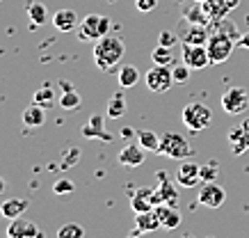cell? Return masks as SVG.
Wrapping results in <instances>:
<instances>
[{"instance_id": "21", "label": "cell", "mask_w": 249, "mask_h": 238, "mask_svg": "<svg viewBox=\"0 0 249 238\" xmlns=\"http://www.w3.org/2000/svg\"><path fill=\"white\" fill-rule=\"evenodd\" d=\"M181 39H183V44H196V46H206V44H208V39H211V32L206 30L204 25L192 23L188 30L181 35Z\"/></svg>"}, {"instance_id": "35", "label": "cell", "mask_w": 249, "mask_h": 238, "mask_svg": "<svg viewBox=\"0 0 249 238\" xmlns=\"http://www.w3.org/2000/svg\"><path fill=\"white\" fill-rule=\"evenodd\" d=\"M160 46H167V48H174L176 46V41H178V37L174 35V32H169V30H162L160 32Z\"/></svg>"}, {"instance_id": "2", "label": "cell", "mask_w": 249, "mask_h": 238, "mask_svg": "<svg viewBox=\"0 0 249 238\" xmlns=\"http://www.w3.org/2000/svg\"><path fill=\"white\" fill-rule=\"evenodd\" d=\"M183 124L188 126L190 131H204V128H208L213 122V112L211 108L206 106V103H201V101H192V103H188V106L183 108Z\"/></svg>"}, {"instance_id": "17", "label": "cell", "mask_w": 249, "mask_h": 238, "mask_svg": "<svg viewBox=\"0 0 249 238\" xmlns=\"http://www.w3.org/2000/svg\"><path fill=\"white\" fill-rule=\"evenodd\" d=\"M229 145H231V151L235 156H242L245 151H249V131L245 126H233L229 131Z\"/></svg>"}, {"instance_id": "39", "label": "cell", "mask_w": 249, "mask_h": 238, "mask_svg": "<svg viewBox=\"0 0 249 238\" xmlns=\"http://www.w3.org/2000/svg\"><path fill=\"white\" fill-rule=\"evenodd\" d=\"M121 135H124V138H133V135H137V131H133L130 126H126V128L121 131Z\"/></svg>"}, {"instance_id": "23", "label": "cell", "mask_w": 249, "mask_h": 238, "mask_svg": "<svg viewBox=\"0 0 249 238\" xmlns=\"http://www.w3.org/2000/svg\"><path fill=\"white\" fill-rule=\"evenodd\" d=\"M126 115V94L124 92H114L107 101V117L110 119H119Z\"/></svg>"}, {"instance_id": "12", "label": "cell", "mask_w": 249, "mask_h": 238, "mask_svg": "<svg viewBox=\"0 0 249 238\" xmlns=\"http://www.w3.org/2000/svg\"><path fill=\"white\" fill-rule=\"evenodd\" d=\"M176 183L183 188H195L196 183H201V165H196L192 161H185L178 165V174H176Z\"/></svg>"}, {"instance_id": "41", "label": "cell", "mask_w": 249, "mask_h": 238, "mask_svg": "<svg viewBox=\"0 0 249 238\" xmlns=\"http://www.w3.org/2000/svg\"><path fill=\"white\" fill-rule=\"evenodd\" d=\"M35 238H44V234H41V231H37V236H35Z\"/></svg>"}, {"instance_id": "5", "label": "cell", "mask_w": 249, "mask_h": 238, "mask_svg": "<svg viewBox=\"0 0 249 238\" xmlns=\"http://www.w3.org/2000/svg\"><path fill=\"white\" fill-rule=\"evenodd\" d=\"M110 32V18L101 14H87L80 21V41H87V39H94L98 41L101 37H106Z\"/></svg>"}, {"instance_id": "13", "label": "cell", "mask_w": 249, "mask_h": 238, "mask_svg": "<svg viewBox=\"0 0 249 238\" xmlns=\"http://www.w3.org/2000/svg\"><path fill=\"white\" fill-rule=\"evenodd\" d=\"M130 208L135 213H144V211H153L156 208V190L153 188H137L130 197Z\"/></svg>"}, {"instance_id": "15", "label": "cell", "mask_w": 249, "mask_h": 238, "mask_svg": "<svg viewBox=\"0 0 249 238\" xmlns=\"http://www.w3.org/2000/svg\"><path fill=\"white\" fill-rule=\"evenodd\" d=\"M30 206V201L23 200V197H9L0 204V215L5 218V220H16V218H21L25 211Z\"/></svg>"}, {"instance_id": "43", "label": "cell", "mask_w": 249, "mask_h": 238, "mask_svg": "<svg viewBox=\"0 0 249 238\" xmlns=\"http://www.w3.org/2000/svg\"><path fill=\"white\" fill-rule=\"evenodd\" d=\"M183 238H195V236H192V234H185V236H183Z\"/></svg>"}, {"instance_id": "30", "label": "cell", "mask_w": 249, "mask_h": 238, "mask_svg": "<svg viewBox=\"0 0 249 238\" xmlns=\"http://www.w3.org/2000/svg\"><path fill=\"white\" fill-rule=\"evenodd\" d=\"M57 238H85V229L78 222H67L57 229Z\"/></svg>"}, {"instance_id": "20", "label": "cell", "mask_w": 249, "mask_h": 238, "mask_svg": "<svg viewBox=\"0 0 249 238\" xmlns=\"http://www.w3.org/2000/svg\"><path fill=\"white\" fill-rule=\"evenodd\" d=\"M44 122H46V108L32 101L30 106L23 110V124L28 128H39V126H44Z\"/></svg>"}, {"instance_id": "29", "label": "cell", "mask_w": 249, "mask_h": 238, "mask_svg": "<svg viewBox=\"0 0 249 238\" xmlns=\"http://www.w3.org/2000/svg\"><path fill=\"white\" fill-rule=\"evenodd\" d=\"M151 60H153V64H165V67H172V62H174L172 48L160 46V44H158V48H153Z\"/></svg>"}, {"instance_id": "25", "label": "cell", "mask_w": 249, "mask_h": 238, "mask_svg": "<svg viewBox=\"0 0 249 238\" xmlns=\"http://www.w3.org/2000/svg\"><path fill=\"white\" fill-rule=\"evenodd\" d=\"M137 142L146 149V151H160V135L156 131H149V128H140L137 131Z\"/></svg>"}, {"instance_id": "22", "label": "cell", "mask_w": 249, "mask_h": 238, "mask_svg": "<svg viewBox=\"0 0 249 238\" xmlns=\"http://www.w3.org/2000/svg\"><path fill=\"white\" fill-rule=\"evenodd\" d=\"M135 227H137V231H142V234L160 229L162 224H160V218H158V213H156V208H153V211H144V213H135Z\"/></svg>"}, {"instance_id": "31", "label": "cell", "mask_w": 249, "mask_h": 238, "mask_svg": "<svg viewBox=\"0 0 249 238\" xmlns=\"http://www.w3.org/2000/svg\"><path fill=\"white\" fill-rule=\"evenodd\" d=\"M217 177H219V163L217 161H208L201 165V183L217 181Z\"/></svg>"}, {"instance_id": "4", "label": "cell", "mask_w": 249, "mask_h": 238, "mask_svg": "<svg viewBox=\"0 0 249 238\" xmlns=\"http://www.w3.org/2000/svg\"><path fill=\"white\" fill-rule=\"evenodd\" d=\"M158 154L167 156V158H190L192 156V146L178 133H165V135H160Z\"/></svg>"}, {"instance_id": "19", "label": "cell", "mask_w": 249, "mask_h": 238, "mask_svg": "<svg viewBox=\"0 0 249 238\" xmlns=\"http://www.w3.org/2000/svg\"><path fill=\"white\" fill-rule=\"evenodd\" d=\"M60 87H62V96H60V106L62 110H78L83 99L80 94L76 92V87L69 83V80H60Z\"/></svg>"}, {"instance_id": "7", "label": "cell", "mask_w": 249, "mask_h": 238, "mask_svg": "<svg viewBox=\"0 0 249 238\" xmlns=\"http://www.w3.org/2000/svg\"><path fill=\"white\" fill-rule=\"evenodd\" d=\"M249 108V94L245 87H229L227 92L222 94V110L227 115H242Z\"/></svg>"}, {"instance_id": "28", "label": "cell", "mask_w": 249, "mask_h": 238, "mask_svg": "<svg viewBox=\"0 0 249 238\" xmlns=\"http://www.w3.org/2000/svg\"><path fill=\"white\" fill-rule=\"evenodd\" d=\"M35 103H39V106H44L46 110L48 108H53L55 106V92H53V87L51 85H41L37 92H35Z\"/></svg>"}, {"instance_id": "9", "label": "cell", "mask_w": 249, "mask_h": 238, "mask_svg": "<svg viewBox=\"0 0 249 238\" xmlns=\"http://www.w3.org/2000/svg\"><path fill=\"white\" fill-rule=\"evenodd\" d=\"M227 201V190L217 183V181H211V183H204L201 190H199V204L206 208H219Z\"/></svg>"}, {"instance_id": "24", "label": "cell", "mask_w": 249, "mask_h": 238, "mask_svg": "<svg viewBox=\"0 0 249 238\" xmlns=\"http://www.w3.org/2000/svg\"><path fill=\"white\" fill-rule=\"evenodd\" d=\"M117 78H119L121 87L128 90V87H135V85L140 83V71H137L135 64H124L119 69V73H117Z\"/></svg>"}, {"instance_id": "27", "label": "cell", "mask_w": 249, "mask_h": 238, "mask_svg": "<svg viewBox=\"0 0 249 238\" xmlns=\"http://www.w3.org/2000/svg\"><path fill=\"white\" fill-rule=\"evenodd\" d=\"M158 190H160V197H162L165 204H169V206H178V192H176V188H174V183L169 181V179H162V181H160Z\"/></svg>"}, {"instance_id": "18", "label": "cell", "mask_w": 249, "mask_h": 238, "mask_svg": "<svg viewBox=\"0 0 249 238\" xmlns=\"http://www.w3.org/2000/svg\"><path fill=\"white\" fill-rule=\"evenodd\" d=\"M156 213H158V218H160L162 229H178V227H181V213H178L176 206L160 204V206H156Z\"/></svg>"}, {"instance_id": "26", "label": "cell", "mask_w": 249, "mask_h": 238, "mask_svg": "<svg viewBox=\"0 0 249 238\" xmlns=\"http://www.w3.org/2000/svg\"><path fill=\"white\" fill-rule=\"evenodd\" d=\"M28 12V18L32 21V25H44L48 21V9H46L44 2H39V0H32L30 5L25 7Z\"/></svg>"}, {"instance_id": "14", "label": "cell", "mask_w": 249, "mask_h": 238, "mask_svg": "<svg viewBox=\"0 0 249 238\" xmlns=\"http://www.w3.org/2000/svg\"><path fill=\"white\" fill-rule=\"evenodd\" d=\"M37 224L32 220H23L16 218V220H9V227H7V238H35L37 236Z\"/></svg>"}, {"instance_id": "40", "label": "cell", "mask_w": 249, "mask_h": 238, "mask_svg": "<svg viewBox=\"0 0 249 238\" xmlns=\"http://www.w3.org/2000/svg\"><path fill=\"white\" fill-rule=\"evenodd\" d=\"M5 190V181H2V179H0V192Z\"/></svg>"}, {"instance_id": "16", "label": "cell", "mask_w": 249, "mask_h": 238, "mask_svg": "<svg viewBox=\"0 0 249 238\" xmlns=\"http://www.w3.org/2000/svg\"><path fill=\"white\" fill-rule=\"evenodd\" d=\"M53 25L60 32H73L80 25V16L73 9H57L53 14Z\"/></svg>"}, {"instance_id": "32", "label": "cell", "mask_w": 249, "mask_h": 238, "mask_svg": "<svg viewBox=\"0 0 249 238\" xmlns=\"http://www.w3.org/2000/svg\"><path fill=\"white\" fill-rule=\"evenodd\" d=\"M185 18H188L190 23H199V25H204L206 21H208V14H206L204 5H201V7L196 5L195 9H188V12H185Z\"/></svg>"}, {"instance_id": "10", "label": "cell", "mask_w": 249, "mask_h": 238, "mask_svg": "<svg viewBox=\"0 0 249 238\" xmlns=\"http://www.w3.org/2000/svg\"><path fill=\"white\" fill-rule=\"evenodd\" d=\"M144 158H146V149H144L140 142H128V145L119 151V156H117L119 165H124V167H128V169L140 167L144 163Z\"/></svg>"}, {"instance_id": "8", "label": "cell", "mask_w": 249, "mask_h": 238, "mask_svg": "<svg viewBox=\"0 0 249 238\" xmlns=\"http://www.w3.org/2000/svg\"><path fill=\"white\" fill-rule=\"evenodd\" d=\"M183 62L188 64L192 71H201L211 64V55L206 46H196V44H183Z\"/></svg>"}, {"instance_id": "37", "label": "cell", "mask_w": 249, "mask_h": 238, "mask_svg": "<svg viewBox=\"0 0 249 238\" xmlns=\"http://www.w3.org/2000/svg\"><path fill=\"white\" fill-rule=\"evenodd\" d=\"M78 149H71V151H69V158H64V163H62V167H73V163L78 161Z\"/></svg>"}, {"instance_id": "34", "label": "cell", "mask_w": 249, "mask_h": 238, "mask_svg": "<svg viewBox=\"0 0 249 238\" xmlns=\"http://www.w3.org/2000/svg\"><path fill=\"white\" fill-rule=\"evenodd\" d=\"M73 190H76V183L69 181V179H60V181H55L53 183L55 195H69V192H73Z\"/></svg>"}, {"instance_id": "33", "label": "cell", "mask_w": 249, "mask_h": 238, "mask_svg": "<svg viewBox=\"0 0 249 238\" xmlns=\"http://www.w3.org/2000/svg\"><path fill=\"white\" fill-rule=\"evenodd\" d=\"M172 71H174V83H188L190 73H192V69H190L185 62H183V64H176Z\"/></svg>"}, {"instance_id": "11", "label": "cell", "mask_w": 249, "mask_h": 238, "mask_svg": "<svg viewBox=\"0 0 249 238\" xmlns=\"http://www.w3.org/2000/svg\"><path fill=\"white\" fill-rule=\"evenodd\" d=\"M80 133H83V138H89V140H103V142H112L114 140L112 133L106 131V119L101 115H91L89 122L80 128Z\"/></svg>"}, {"instance_id": "42", "label": "cell", "mask_w": 249, "mask_h": 238, "mask_svg": "<svg viewBox=\"0 0 249 238\" xmlns=\"http://www.w3.org/2000/svg\"><path fill=\"white\" fill-rule=\"evenodd\" d=\"M242 126H245V128H247V131H249V119H247V122H245V124H242Z\"/></svg>"}, {"instance_id": "3", "label": "cell", "mask_w": 249, "mask_h": 238, "mask_svg": "<svg viewBox=\"0 0 249 238\" xmlns=\"http://www.w3.org/2000/svg\"><path fill=\"white\" fill-rule=\"evenodd\" d=\"M206 48H208V55H211V64H222V62H227L231 57L235 41L233 37H229L224 32H215V35H211Z\"/></svg>"}, {"instance_id": "38", "label": "cell", "mask_w": 249, "mask_h": 238, "mask_svg": "<svg viewBox=\"0 0 249 238\" xmlns=\"http://www.w3.org/2000/svg\"><path fill=\"white\" fill-rule=\"evenodd\" d=\"M235 46H240V48H249V32H247V35H240V37L235 39Z\"/></svg>"}, {"instance_id": "6", "label": "cell", "mask_w": 249, "mask_h": 238, "mask_svg": "<svg viewBox=\"0 0 249 238\" xmlns=\"http://www.w3.org/2000/svg\"><path fill=\"white\" fill-rule=\"evenodd\" d=\"M146 87L156 94H165L169 87L174 85V71L172 67H165V64H153L151 69L146 71Z\"/></svg>"}, {"instance_id": "36", "label": "cell", "mask_w": 249, "mask_h": 238, "mask_svg": "<svg viewBox=\"0 0 249 238\" xmlns=\"http://www.w3.org/2000/svg\"><path fill=\"white\" fill-rule=\"evenodd\" d=\"M135 7L140 12H153L158 7V0H135Z\"/></svg>"}, {"instance_id": "44", "label": "cell", "mask_w": 249, "mask_h": 238, "mask_svg": "<svg viewBox=\"0 0 249 238\" xmlns=\"http://www.w3.org/2000/svg\"><path fill=\"white\" fill-rule=\"evenodd\" d=\"M0 2H2V0H0Z\"/></svg>"}, {"instance_id": "1", "label": "cell", "mask_w": 249, "mask_h": 238, "mask_svg": "<svg viewBox=\"0 0 249 238\" xmlns=\"http://www.w3.org/2000/svg\"><path fill=\"white\" fill-rule=\"evenodd\" d=\"M124 55H126V44L121 37L106 35L94 44V62L101 71H114L117 64L124 60Z\"/></svg>"}]
</instances>
